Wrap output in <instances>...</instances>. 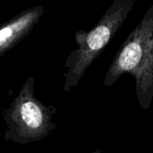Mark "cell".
<instances>
[{
    "label": "cell",
    "instance_id": "6da1fadb",
    "mask_svg": "<svg viewBox=\"0 0 153 153\" xmlns=\"http://www.w3.org/2000/svg\"><path fill=\"white\" fill-rule=\"evenodd\" d=\"M126 74L134 79L141 108L149 109L153 100V4L117 51L103 84L110 87Z\"/></svg>",
    "mask_w": 153,
    "mask_h": 153
},
{
    "label": "cell",
    "instance_id": "7a4b0ae2",
    "mask_svg": "<svg viewBox=\"0 0 153 153\" xmlns=\"http://www.w3.org/2000/svg\"><path fill=\"white\" fill-rule=\"evenodd\" d=\"M134 3L135 0H115L97 26L83 36L75 68L77 76L82 74L91 61L109 43L133 10Z\"/></svg>",
    "mask_w": 153,
    "mask_h": 153
},
{
    "label": "cell",
    "instance_id": "3957f363",
    "mask_svg": "<svg viewBox=\"0 0 153 153\" xmlns=\"http://www.w3.org/2000/svg\"><path fill=\"white\" fill-rule=\"evenodd\" d=\"M21 115L24 123L30 128H38L42 123V113L33 102H25L21 108Z\"/></svg>",
    "mask_w": 153,
    "mask_h": 153
},
{
    "label": "cell",
    "instance_id": "277c9868",
    "mask_svg": "<svg viewBox=\"0 0 153 153\" xmlns=\"http://www.w3.org/2000/svg\"><path fill=\"white\" fill-rule=\"evenodd\" d=\"M17 25L16 24H13L12 26H8V27H5L4 29H2L0 30V46L3 45L4 43H5V41L12 36V34L13 33V28H15Z\"/></svg>",
    "mask_w": 153,
    "mask_h": 153
},
{
    "label": "cell",
    "instance_id": "5b68a950",
    "mask_svg": "<svg viewBox=\"0 0 153 153\" xmlns=\"http://www.w3.org/2000/svg\"><path fill=\"white\" fill-rule=\"evenodd\" d=\"M97 153H100V152H97Z\"/></svg>",
    "mask_w": 153,
    "mask_h": 153
}]
</instances>
